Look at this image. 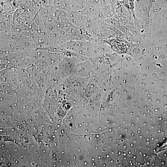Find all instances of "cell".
<instances>
[{"label":"cell","mask_w":167,"mask_h":167,"mask_svg":"<svg viewBox=\"0 0 167 167\" xmlns=\"http://www.w3.org/2000/svg\"><path fill=\"white\" fill-rule=\"evenodd\" d=\"M30 122H31V120H30Z\"/></svg>","instance_id":"1"}]
</instances>
